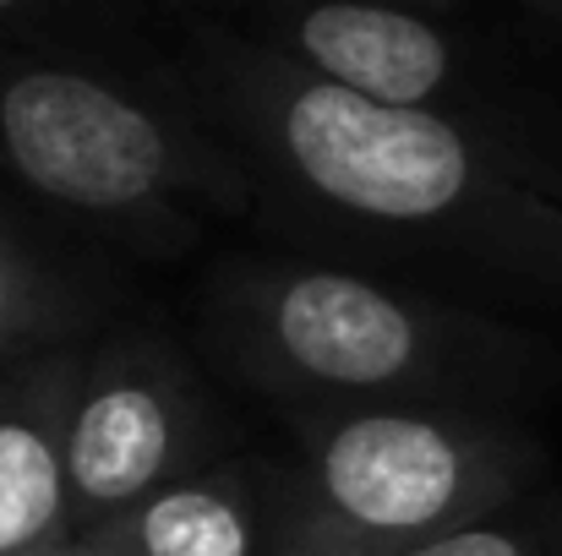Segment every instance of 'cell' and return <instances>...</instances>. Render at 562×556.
<instances>
[{
    "instance_id": "12",
    "label": "cell",
    "mask_w": 562,
    "mask_h": 556,
    "mask_svg": "<svg viewBox=\"0 0 562 556\" xmlns=\"http://www.w3.org/2000/svg\"><path fill=\"white\" fill-rule=\"evenodd\" d=\"M77 556H115V552H104V546H93V541H77Z\"/></svg>"
},
{
    "instance_id": "13",
    "label": "cell",
    "mask_w": 562,
    "mask_h": 556,
    "mask_svg": "<svg viewBox=\"0 0 562 556\" xmlns=\"http://www.w3.org/2000/svg\"><path fill=\"white\" fill-rule=\"evenodd\" d=\"M33 556H77V541L71 546H49V552H33Z\"/></svg>"
},
{
    "instance_id": "14",
    "label": "cell",
    "mask_w": 562,
    "mask_h": 556,
    "mask_svg": "<svg viewBox=\"0 0 562 556\" xmlns=\"http://www.w3.org/2000/svg\"><path fill=\"white\" fill-rule=\"evenodd\" d=\"M547 16H552V22H558V27H562V5H547Z\"/></svg>"
},
{
    "instance_id": "4",
    "label": "cell",
    "mask_w": 562,
    "mask_h": 556,
    "mask_svg": "<svg viewBox=\"0 0 562 556\" xmlns=\"http://www.w3.org/2000/svg\"><path fill=\"white\" fill-rule=\"evenodd\" d=\"M0 164L44 202L148 218L191 196H235L218 154L165 104L66 55L0 49Z\"/></svg>"
},
{
    "instance_id": "9",
    "label": "cell",
    "mask_w": 562,
    "mask_h": 556,
    "mask_svg": "<svg viewBox=\"0 0 562 556\" xmlns=\"http://www.w3.org/2000/svg\"><path fill=\"white\" fill-rule=\"evenodd\" d=\"M55 317L49 306V279L38 273V262L0 229V366ZM5 376V371H0Z\"/></svg>"
},
{
    "instance_id": "8",
    "label": "cell",
    "mask_w": 562,
    "mask_h": 556,
    "mask_svg": "<svg viewBox=\"0 0 562 556\" xmlns=\"http://www.w3.org/2000/svg\"><path fill=\"white\" fill-rule=\"evenodd\" d=\"M257 519L262 502L246 469L181 475L115 530H104L93 546L115 556H257V546L268 552Z\"/></svg>"
},
{
    "instance_id": "11",
    "label": "cell",
    "mask_w": 562,
    "mask_h": 556,
    "mask_svg": "<svg viewBox=\"0 0 562 556\" xmlns=\"http://www.w3.org/2000/svg\"><path fill=\"white\" fill-rule=\"evenodd\" d=\"M398 556H541L536 535L525 530H508L497 519H481V524H464V530H448L437 541H420Z\"/></svg>"
},
{
    "instance_id": "6",
    "label": "cell",
    "mask_w": 562,
    "mask_h": 556,
    "mask_svg": "<svg viewBox=\"0 0 562 556\" xmlns=\"http://www.w3.org/2000/svg\"><path fill=\"white\" fill-rule=\"evenodd\" d=\"M262 33L268 55L387 110H442L464 82V38L398 5H295L262 16Z\"/></svg>"
},
{
    "instance_id": "5",
    "label": "cell",
    "mask_w": 562,
    "mask_h": 556,
    "mask_svg": "<svg viewBox=\"0 0 562 556\" xmlns=\"http://www.w3.org/2000/svg\"><path fill=\"white\" fill-rule=\"evenodd\" d=\"M196 453V393L154 344H121L77 371L66 409L71 541H99L176 486Z\"/></svg>"
},
{
    "instance_id": "7",
    "label": "cell",
    "mask_w": 562,
    "mask_h": 556,
    "mask_svg": "<svg viewBox=\"0 0 562 556\" xmlns=\"http://www.w3.org/2000/svg\"><path fill=\"white\" fill-rule=\"evenodd\" d=\"M82 355H38L0 376V556L71 546L66 409Z\"/></svg>"
},
{
    "instance_id": "2",
    "label": "cell",
    "mask_w": 562,
    "mask_h": 556,
    "mask_svg": "<svg viewBox=\"0 0 562 556\" xmlns=\"http://www.w3.org/2000/svg\"><path fill=\"white\" fill-rule=\"evenodd\" d=\"M213 322L235 366L273 393L350 409H437L453 387L519 366L525 339L345 268L257 262L224 279Z\"/></svg>"
},
{
    "instance_id": "10",
    "label": "cell",
    "mask_w": 562,
    "mask_h": 556,
    "mask_svg": "<svg viewBox=\"0 0 562 556\" xmlns=\"http://www.w3.org/2000/svg\"><path fill=\"white\" fill-rule=\"evenodd\" d=\"M104 16L82 5H44V0H0V49L5 55H60L88 49L82 27H99Z\"/></svg>"
},
{
    "instance_id": "3",
    "label": "cell",
    "mask_w": 562,
    "mask_h": 556,
    "mask_svg": "<svg viewBox=\"0 0 562 556\" xmlns=\"http://www.w3.org/2000/svg\"><path fill=\"white\" fill-rule=\"evenodd\" d=\"M536 447L470 409H339L279 486L262 556H398L497 519Z\"/></svg>"
},
{
    "instance_id": "1",
    "label": "cell",
    "mask_w": 562,
    "mask_h": 556,
    "mask_svg": "<svg viewBox=\"0 0 562 556\" xmlns=\"http://www.w3.org/2000/svg\"><path fill=\"white\" fill-rule=\"evenodd\" d=\"M196 82L235 143L323 224L486 284L562 295L558 191L459 115L367 104L257 38L202 44Z\"/></svg>"
}]
</instances>
